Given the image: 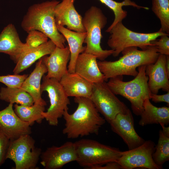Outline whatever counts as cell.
<instances>
[{"label": "cell", "instance_id": "20", "mask_svg": "<svg viewBox=\"0 0 169 169\" xmlns=\"http://www.w3.org/2000/svg\"><path fill=\"white\" fill-rule=\"evenodd\" d=\"M47 72V69L43 56L38 59L34 69L26 79L20 88L31 95L34 104L45 106L47 103L42 98L41 81L42 77Z\"/></svg>", "mask_w": 169, "mask_h": 169}, {"label": "cell", "instance_id": "32", "mask_svg": "<svg viewBox=\"0 0 169 169\" xmlns=\"http://www.w3.org/2000/svg\"><path fill=\"white\" fill-rule=\"evenodd\" d=\"M169 34H165L160 36L158 40L152 41L151 43L156 48L157 52L161 54L169 55Z\"/></svg>", "mask_w": 169, "mask_h": 169}, {"label": "cell", "instance_id": "33", "mask_svg": "<svg viewBox=\"0 0 169 169\" xmlns=\"http://www.w3.org/2000/svg\"><path fill=\"white\" fill-rule=\"evenodd\" d=\"M10 140L0 131V166L6 160V156Z\"/></svg>", "mask_w": 169, "mask_h": 169}, {"label": "cell", "instance_id": "24", "mask_svg": "<svg viewBox=\"0 0 169 169\" xmlns=\"http://www.w3.org/2000/svg\"><path fill=\"white\" fill-rule=\"evenodd\" d=\"M150 100L147 99L144 102L143 110L139 122V125L144 126L161 123L167 125L169 123V107H157L152 104Z\"/></svg>", "mask_w": 169, "mask_h": 169}, {"label": "cell", "instance_id": "5", "mask_svg": "<svg viewBox=\"0 0 169 169\" xmlns=\"http://www.w3.org/2000/svg\"><path fill=\"white\" fill-rule=\"evenodd\" d=\"M76 161L85 168L94 169L111 161H117L122 151L118 148L106 145L95 140L82 139L74 142Z\"/></svg>", "mask_w": 169, "mask_h": 169}, {"label": "cell", "instance_id": "11", "mask_svg": "<svg viewBox=\"0 0 169 169\" xmlns=\"http://www.w3.org/2000/svg\"><path fill=\"white\" fill-rule=\"evenodd\" d=\"M155 147V144L152 141H145L142 145L136 148L122 151L116 162L122 169H162L157 166L153 159L152 155Z\"/></svg>", "mask_w": 169, "mask_h": 169}, {"label": "cell", "instance_id": "36", "mask_svg": "<svg viewBox=\"0 0 169 169\" xmlns=\"http://www.w3.org/2000/svg\"><path fill=\"white\" fill-rule=\"evenodd\" d=\"M162 128V131L163 134L166 136L169 137V127H166L165 125L162 123L160 124Z\"/></svg>", "mask_w": 169, "mask_h": 169}, {"label": "cell", "instance_id": "6", "mask_svg": "<svg viewBox=\"0 0 169 169\" xmlns=\"http://www.w3.org/2000/svg\"><path fill=\"white\" fill-rule=\"evenodd\" d=\"M107 23L106 17L100 8L95 6H91L82 17L86 34L84 41L86 46L84 52L95 56L100 61L105 60L114 52L111 49L104 50L100 45L101 30Z\"/></svg>", "mask_w": 169, "mask_h": 169}, {"label": "cell", "instance_id": "29", "mask_svg": "<svg viewBox=\"0 0 169 169\" xmlns=\"http://www.w3.org/2000/svg\"><path fill=\"white\" fill-rule=\"evenodd\" d=\"M151 9L160 20L161 29L169 34V0H152Z\"/></svg>", "mask_w": 169, "mask_h": 169}, {"label": "cell", "instance_id": "19", "mask_svg": "<svg viewBox=\"0 0 169 169\" xmlns=\"http://www.w3.org/2000/svg\"><path fill=\"white\" fill-rule=\"evenodd\" d=\"M97 59L94 55L84 52L80 54L75 62L74 73L92 84L105 81Z\"/></svg>", "mask_w": 169, "mask_h": 169}, {"label": "cell", "instance_id": "1", "mask_svg": "<svg viewBox=\"0 0 169 169\" xmlns=\"http://www.w3.org/2000/svg\"><path fill=\"white\" fill-rule=\"evenodd\" d=\"M74 100L78 104L75 111L70 114L66 110L63 114L65 124L63 133L69 139L97 135L105 122V118L100 115L90 98L74 97Z\"/></svg>", "mask_w": 169, "mask_h": 169}, {"label": "cell", "instance_id": "16", "mask_svg": "<svg viewBox=\"0 0 169 169\" xmlns=\"http://www.w3.org/2000/svg\"><path fill=\"white\" fill-rule=\"evenodd\" d=\"M31 48L21 41L15 26L12 23L5 27L0 33V53L9 55L16 63Z\"/></svg>", "mask_w": 169, "mask_h": 169}, {"label": "cell", "instance_id": "23", "mask_svg": "<svg viewBox=\"0 0 169 169\" xmlns=\"http://www.w3.org/2000/svg\"><path fill=\"white\" fill-rule=\"evenodd\" d=\"M56 47L54 43L50 39L37 47L31 49L16 63L13 70L14 74H19L28 68L37 60L49 55Z\"/></svg>", "mask_w": 169, "mask_h": 169}, {"label": "cell", "instance_id": "18", "mask_svg": "<svg viewBox=\"0 0 169 169\" xmlns=\"http://www.w3.org/2000/svg\"><path fill=\"white\" fill-rule=\"evenodd\" d=\"M70 58V51L69 46L63 48L56 47L49 56H44L47 69L46 76L59 81L68 72L67 64Z\"/></svg>", "mask_w": 169, "mask_h": 169}, {"label": "cell", "instance_id": "22", "mask_svg": "<svg viewBox=\"0 0 169 169\" xmlns=\"http://www.w3.org/2000/svg\"><path fill=\"white\" fill-rule=\"evenodd\" d=\"M58 31L67 41L70 51V58L68 66V71L74 73L76 59L79 54L84 52L85 46H83L86 33L77 32L69 30L64 27L56 25Z\"/></svg>", "mask_w": 169, "mask_h": 169}, {"label": "cell", "instance_id": "25", "mask_svg": "<svg viewBox=\"0 0 169 169\" xmlns=\"http://www.w3.org/2000/svg\"><path fill=\"white\" fill-rule=\"evenodd\" d=\"M14 110L18 116L23 121L28 123L30 126L35 122L42 123L44 119L42 113L45 110V106L33 104L30 106L15 104Z\"/></svg>", "mask_w": 169, "mask_h": 169}, {"label": "cell", "instance_id": "3", "mask_svg": "<svg viewBox=\"0 0 169 169\" xmlns=\"http://www.w3.org/2000/svg\"><path fill=\"white\" fill-rule=\"evenodd\" d=\"M60 2L47 1L30 6L23 18L21 26L27 33L33 30L43 33L56 47L63 48L66 40L57 28L54 13L55 7Z\"/></svg>", "mask_w": 169, "mask_h": 169}, {"label": "cell", "instance_id": "30", "mask_svg": "<svg viewBox=\"0 0 169 169\" xmlns=\"http://www.w3.org/2000/svg\"><path fill=\"white\" fill-rule=\"evenodd\" d=\"M26 43L30 47L34 48L47 42L48 37L43 33L37 30L28 32Z\"/></svg>", "mask_w": 169, "mask_h": 169}, {"label": "cell", "instance_id": "26", "mask_svg": "<svg viewBox=\"0 0 169 169\" xmlns=\"http://www.w3.org/2000/svg\"><path fill=\"white\" fill-rule=\"evenodd\" d=\"M0 99L9 103H16L27 106H31L34 103L31 95L20 88L2 87Z\"/></svg>", "mask_w": 169, "mask_h": 169}, {"label": "cell", "instance_id": "15", "mask_svg": "<svg viewBox=\"0 0 169 169\" xmlns=\"http://www.w3.org/2000/svg\"><path fill=\"white\" fill-rule=\"evenodd\" d=\"M75 0H62L54 10L56 25L66 26L68 29L77 32L85 33L82 23V17L76 10Z\"/></svg>", "mask_w": 169, "mask_h": 169}, {"label": "cell", "instance_id": "35", "mask_svg": "<svg viewBox=\"0 0 169 169\" xmlns=\"http://www.w3.org/2000/svg\"><path fill=\"white\" fill-rule=\"evenodd\" d=\"M121 167L116 161L108 162L102 166L95 167L94 169H120Z\"/></svg>", "mask_w": 169, "mask_h": 169}, {"label": "cell", "instance_id": "7", "mask_svg": "<svg viewBox=\"0 0 169 169\" xmlns=\"http://www.w3.org/2000/svg\"><path fill=\"white\" fill-rule=\"evenodd\" d=\"M110 33L107 44L114 52L112 55L118 56L125 48L139 47L142 50L153 45L151 42L166 34L160 28L158 31L150 33H140L131 31L125 27L122 22L117 23L109 32ZM154 46V45H153Z\"/></svg>", "mask_w": 169, "mask_h": 169}, {"label": "cell", "instance_id": "27", "mask_svg": "<svg viewBox=\"0 0 169 169\" xmlns=\"http://www.w3.org/2000/svg\"><path fill=\"white\" fill-rule=\"evenodd\" d=\"M98 0L111 9L115 15V18L113 23L105 31L107 33H109L111 28L117 23L122 22V20L126 17L127 12L123 9V6H131L138 9L141 8L146 10L149 9L148 7L138 5L131 0H124L121 2H118L113 0Z\"/></svg>", "mask_w": 169, "mask_h": 169}, {"label": "cell", "instance_id": "34", "mask_svg": "<svg viewBox=\"0 0 169 169\" xmlns=\"http://www.w3.org/2000/svg\"><path fill=\"white\" fill-rule=\"evenodd\" d=\"M150 99L155 103L164 102L169 105V91L165 94L158 95L157 94L151 93L150 96Z\"/></svg>", "mask_w": 169, "mask_h": 169}, {"label": "cell", "instance_id": "21", "mask_svg": "<svg viewBox=\"0 0 169 169\" xmlns=\"http://www.w3.org/2000/svg\"><path fill=\"white\" fill-rule=\"evenodd\" d=\"M59 82L69 97L90 98L93 84L75 73L68 72Z\"/></svg>", "mask_w": 169, "mask_h": 169}, {"label": "cell", "instance_id": "12", "mask_svg": "<svg viewBox=\"0 0 169 169\" xmlns=\"http://www.w3.org/2000/svg\"><path fill=\"white\" fill-rule=\"evenodd\" d=\"M40 164L45 169H59L66 164L76 161L74 142L67 141L59 146H52L42 152Z\"/></svg>", "mask_w": 169, "mask_h": 169}, {"label": "cell", "instance_id": "4", "mask_svg": "<svg viewBox=\"0 0 169 169\" xmlns=\"http://www.w3.org/2000/svg\"><path fill=\"white\" fill-rule=\"evenodd\" d=\"M146 65L139 67L137 74L131 81H124L123 76H118L109 79L107 82L115 95H120L130 102L133 113L137 116L141 115L144 102L147 99H150L151 93L148 85V77L145 73Z\"/></svg>", "mask_w": 169, "mask_h": 169}, {"label": "cell", "instance_id": "28", "mask_svg": "<svg viewBox=\"0 0 169 169\" xmlns=\"http://www.w3.org/2000/svg\"><path fill=\"white\" fill-rule=\"evenodd\" d=\"M152 157L155 163L162 168L164 164L169 160V137L165 136L161 130Z\"/></svg>", "mask_w": 169, "mask_h": 169}, {"label": "cell", "instance_id": "14", "mask_svg": "<svg viewBox=\"0 0 169 169\" xmlns=\"http://www.w3.org/2000/svg\"><path fill=\"white\" fill-rule=\"evenodd\" d=\"M13 106V103H9L7 107L0 111V131L10 141L32 133L29 124L18 116Z\"/></svg>", "mask_w": 169, "mask_h": 169}, {"label": "cell", "instance_id": "13", "mask_svg": "<svg viewBox=\"0 0 169 169\" xmlns=\"http://www.w3.org/2000/svg\"><path fill=\"white\" fill-rule=\"evenodd\" d=\"M109 124L112 131L121 137L129 150L136 148L145 142L135 129L133 118L129 109L125 113L117 114Z\"/></svg>", "mask_w": 169, "mask_h": 169}, {"label": "cell", "instance_id": "31", "mask_svg": "<svg viewBox=\"0 0 169 169\" xmlns=\"http://www.w3.org/2000/svg\"><path fill=\"white\" fill-rule=\"evenodd\" d=\"M28 76L26 74L19 75L18 74L0 76V82L5 84L8 87L20 88Z\"/></svg>", "mask_w": 169, "mask_h": 169}, {"label": "cell", "instance_id": "8", "mask_svg": "<svg viewBox=\"0 0 169 169\" xmlns=\"http://www.w3.org/2000/svg\"><path fill=\"white\" fill-rule=\"evenodd\" d=\"M22 136L10 141L6 156L15 163V169H37L42 153L35 146V141L30 135Z\"/></svg>", "mask_w": 169, "mask_h": 169}, {"label": "cell", "instance_id": "10", "mask_svg": "<svg viewBox=\"0 0 169 169\" xmlns=\"http://www.w3.org/2000/svg\"><path fill=\"white\" fill-rule=\"evenodd\" d=\"M90 99L109 123L117 114L125 113L129 109L116 97L105 81L93 84Z\"/></svg>", "mask_w": 169, "mask_h": 169}, {"label": "cell", "instance_id": "37", "mask_svg": "<svg viewBox=\"0 0 169 169\" xmlns=\"http://www.w3.org/2000/svg\"><path fill=\"white\" fill-rule=\"evenodd\" d=\"M166 69L167 73L169 76V55H166Z\"/></svg>", "mask_w": 169, "mask_h": 169}, {"label": "cell", "instance_id": "9", "mask_svg": "<svg viewBox=\"0 0 169 169\" xmlns=\"http://www.w3.org/2000/svg\"><path fill=\"white\" fill-rule=\"evenodd\" d=\"M43 79L41 91L48 93L50 105L47 111L43 112L42 115L50 125L57 126L59 119L63 116L65 110H68L70 100L59 81L46 75Z\"/></svg>", "mask_w": 169, "mask_h": 169}, {"label": "cell", "instance_id": "2", "mask_svg": "<svg viewBox=\"0 0 169 169\" xmlns=\"http://www.w3.org/2000/svg\"><path fill=\"white\" fill-rule=\"evenodd\" d=\"M121 53L122 56L117 60L97 61L99 69L105 76V81L118 76L135 77L138 73L137 68L141 65L154 63L160 54L153 45L149 46L142 50L138 49L137 47H129Z\"/></svg>", "mask_w": 169, "mask_h": 169}, {"label": "cell", "instance_id": "17", "mask_svg": "<svg viewBox=\"0 0 169 169\" xmlns=\"http://www.w3.org/2000/svg\"><path fill=\"white\" fill-rule=\"evenodd\" d=\"M166 56L160 54L154 63L147 65L145 73L148 77V85L151 93L157 94L159 90L169 91V76L166 69Z\"/></svg>", "mask_w": 169, "mask_h": 169}]
</instances>
